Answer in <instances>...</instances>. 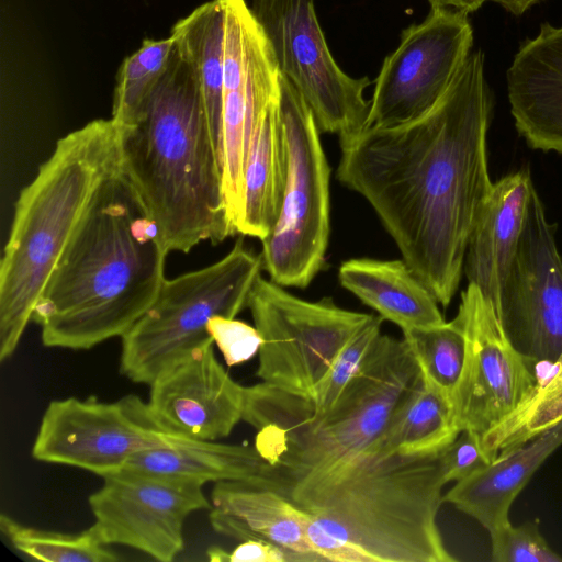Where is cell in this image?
<instances>
[{
  "instance_id": "cell-8",
  "label": "cell",
  "mask_w": 562,
  "mask_h": 562,
  "mask_svg": "<svg viewBox=\"0 0 562 562\" xmlns=\"http://www.w3.org/2000/svg\"><path fill=\"white\" fill-rule=\"evenodd\" d=\"M280 74L293 83L321 133L346 138L364 127L368 77L353 78L337 64L318 22L314 0H251Z\"/></svg>"
},
{
  "instance_id": "cell-23",
  "label": "cell",
  "mask_w": 562,
  "mask_h": 562,
  "mask_svg": "<svg viewBox=\"0 0 562 562\" xmlns=\"http://www.w3.org/2000/svg\"><path fill=\"white\" fill-rule=\"evenodd\" d=\"M176 50L196 83L223 170L224 7L210 0L170 30Z\"/></svg>"
},
{
  "instance_id": "cell-17",
  "label": "cell",
  "mask_w": 562,
  "mask_h": 562,
  "mask_svg": "<svg viewBox=\"0 0 562 562\" xmlns=\"http://www.w3.org/2000/svg\"><path fill=\"white\" fill-rule=\"evenodd\" d=\"M533 188L527 169L493 182L468 240L463 273L494 308L518 246Z\"/></svg>"
},
{
  "instance_id": "cell-34",
  "label": "cell",
  "mask_w": 562,
  "mask_h": 562,
  "mask_svg": "<svg viewBox=\"0 0 562 562\" xmlns=\"http://www.w3.org/2000/svg\"><path fill=\"white\" fill-rule=\"evenodd\" d=\"M431 9H453L467 14L477 11L488 0H427Z\"/></svg>"
},
{
  "instance_id": "cell-30",
  "label": "cell",
  "mask_w": 562,
  "mask_h": 562,
  "mask_svg": "<svg viewBox=\"0 0 562 562\" xmlns=\"http://www.w3.org/2000/svg\"><path fill=\"white\" fill-rule=\"evenodd\" d=\"M488 533L495 562H562V557L549 547L535 522L520 526L509 522Z\"/></svg>"
},
{
  "instance_id": "cell-14",
  "label": "cell",
  "mask_w": 562,
  "mask_h": 562,
  "mask_svg": "<svg viewBox=\"0 0 562 562\" xmlns=\"http://www.w3.org/2000/svg\"><path fill=\"white\" fill-rule=\"evenodd\" d=\"M495 311L518 353L533 364L558 361L562 353V258L535 188Z\"/></svg>"
},
{
  "instance_id": "cell-31",
  "label": "cell",
  "mask_w": 562,
  "mask_h": 562,
  "mask_svg": "<svg viewBox=\"0 0 562 562\" xmlns=\"http://www.w3.org/2000/svg\"><path fill=\"white\" fill-rule=\"evenodd\" d=\"M206 328L228 367L250 360L262 344L255 326L235 318L214 316Z\"/></svg>"
},
{
  "instance_id": "cell-6",
  "label": "cell",
  "mask_w": 562,
  "mask_h": 562,
  "mask_svg": "<svg viewBox=\"0 0 562 562\" xmlns=\"http://www.w3.org/2000/svg\"><path fill=\"white\" fill-rule=\"evenodd\" d=\"M279 110L288 176L278 221L261 240L262 266L271 281L303 289L325 263L330 232V168L312 111L282 75Z\"/></svg>"
},
{
  "instance_id": "cell-27",
  "label": "cell",
  "mask_w": 562,
  "mask_h": 562,
  "mask_svg": "<svg viewBox=\"0 0 562 562\" xmlns=\"http://www.w3.org/2000/svg\"><path fill=\"white\" fill-rule=\"evenodd\" d=\"M403 339L413 352L423 379L451 401L465 357V338L457 319L403 331Z\"/></svg>"
},
{
  "instance_id": "cell-2",
  "label": "cell",
  "mask_w": 562,
  "mask_h": 562,
  "mask_svg": "<svg viewBox=\"0 0 562 562\" xmlns=\"http://www.w3.org/2000/svg\"><path fill=\"white\" fill-rule=\"evenodd\" d=\"M168 252L119 169L101 186L34 307L42 344L89 350L124 336L166 281Z\"/></svg>"
},
{
  "instance_id": "cell-1",
  "label": "cell",
  "mask_w": 562,
  "mask_h": 562,
  "mask_svg": "<svg viewBox=\"0 0 562 562\" xmlns=\"http://www.w3.org/2000/svg\"><path fill=\"white\" fill-rule=\"evenodd\" d=\"M492 109L484 54L475 50L420 117L339 138L337 179L369 202L443 307L459 288L468 240L493 184L486 148Z\"/></svg>"
},
{
  "instance_id": "cell-20",
  "label": "cell",
  "mask_w": 562,
  "mask_h": 562,
  "mask_svg": "<svg viewBox=\"0 0 562 562\" xmlns=\"http://www.w3.org/2000/svg\"><path fill=\"white\" fill-rule=\"evenodd\" d=\"M338 280L402 331L446 322L435 295L405 260L349 259L340 265Z\"/></svg>"
},
{
  "instance_id": "cell-32",
  "label": "cell",
  "mask_w": 562,
  "mask_h": 562,
  "mask_svg": "<svg viewBox=\"0 0 562 562\" xmlns=\"http://www.w3.org/2000/svg\"><path fill=\"white\" fill-rule=\"evenodd\" d=\"M490 463L480 436L471 430H462L458 437L440 452L443 480L459 482Z\"/></svg>"
},
{
  "instance_id": "cell-4",
  "label": "cell",
  "mask_w": 562,
  "mask_h": 562,
  "mask_svg": "<svg viewBox=\"0 0 562 562\" xmlns=\"http://www.w3.org/2000/svg\"><path fill=\"white\" fill-rule=\"evenodd\" d=\"M122 125L93 120L59 138L16 200L0 262V360L15 352L59 258L120 169Z\"/></svg>"
},
{
  "instance_id": "cell-19",
  "label": "cell",
  "mask_w": 562,
  "mask_h": 562,
  "mask_svg": "<svg viewBox=\"0 0 562 562\" xmlns=\"http://www.w3.org/2000/svg\"><path fill=\"white\" fill-rule=\"evenodd\" d=\"M561 445L562 419L456 482L443 495V502L474 518L488 532L505 526L510 522L509 510L515 498Z\"/></svg>"
},
{
  "instance_id": "cell-13",
  "label": "cell",
  "mask_w": 562,
  "mask_h": 562,
  "mask_svg": "<svg viewBox=\"0 0 562 562\" xmlns=\"http://www.w3.org/2000/svg\"><path fill=\"white\" fill-rule=\"evenodd\" d=\"M224 7L223 190L237 234L248 151L256 124L280 94L279 67L261 26L245 0Z\"/></svg>"
},
{
  "instance_id": "cell-29",
  "label": "cell",
  "mask_w": 562,
  "mask_h": 562,
  "mask_svg": "<svg viewBox=\"0 0 562 562\" xmlns=\"http://www.w3.org/2000/svg\"><path fill=\"white\" fill-rule=\"evenodd\" d=\"M383 321L381 316L373 315L341 348L326 374L316 384L312 396L308 400L303 398L311 409L322 412L334 405L347 385L361 371L376 339L382 334Z\"/></svg>"
},
{
  "instance_id": "cell-18",
  "label": "cell",
  "mask_w": 562,
  "mask_h": 562,
  "mask_svg": "<svg viewBox=\"0 0 562 562\" xmlns=\"http://www.w3.org/2000/svg\"><path fill=\"white\" fill-rule=\"evenodd\" d=\"M214 531L238 541L263 540L304 562H325L306 537L308 513L284 495L246 481L214 483L209 509Z\"/></svg>"
},
{
  "instance_id": "cell-24",
  "label": "cell",
  "mask_w": 562,
  "mask_h": 562,
  "mask_svg": "<svg viewBox=\"0 0 562 562\" xmlns=\"http://www.w3.org/2000/svg\"><path fill=\"white\" fill-rule=\"evenodd\" d=\"M460 432L451 401L422 376L392 415L382 443L392 453L432 456Z\"/></svg>"
},
{
  "instance_id": "cell-25",
  "label": "cell",
  "mask_w": 562,
  "mask_h": 562,
  "mask_svg": "<svg viewBox=\"0 0 562 562\" xmlns=\"http://www.w3.org/2000/svg\"><path fill=\"white\" fill-rule=\"evenodd\" d=\"M175 52V38H145L140 47L119 67L113 91L112 115L121 125L134 124L144 113L168 71Z\"/></svg>"
},
{
  "instance_id": "cell-11",
  "label": "cell",
  "mask_w": 562,
  "mask_h": 562,
  "mask_svg": "<svg viewBox=\"0 0 562 562\" xmlns=\"http://www.w3.org/2000/svg\"><path fill=\"white\" fill-rule=\"evenodd\" d=\"M473 46L468 14L431 9L426 19L401 33L374 81L363 128H383L414 121L445 94Z\"/></svg>"
},
{
  "instance_id": "cell-7",
  "label": "cell",
  "mask_w": 562,
  "mask_h": 562,
  "mask_svg": "<svg viewBox=\"0 0 562 562\" xmlns=\"http://www.w3.org/2000/svg\"><path fill=\"white\" fill-rule=\"evenodd\" d=\"M247 307L262 338L257 376L306 400L341 348L373 317L341 308L331 297L302 300L261 276Z\"/></svg>"
},
{
  "instance_id": "cell-22",
  "label": "cell",
  "mask_w": 562,
  "mask_h": 562,
  "mask_svg": "<svg viewBox=\"0 0 562 562\" xmlns=\"http://www.w3.org/2000/svg\"><path fill=\"white\" fill-rule=\"evenodd\" d=\"M280 97V94H279ZM279 97L260 115L250 143L237 234L263 240L273 229L288 176V149Z\"/></svg>"
},
{
  "instance_id": "cell-10",
  "label": "cell",
  "mask_w": 562,
  "mask_h": 562,
  "mask_svg": "<svg viewBox=\"0 0 562 562\" xmlns=\"http://www.w3.org/2000/svg\"><path fill=\"white\" fill-rule=\"evenodd\" d=\"M465 338L462 372L451 404L456 423L482 440L504 426L532 397L535 366L510 345L492 302L468 283L454 317Z\"/></svg>"
},
{
  "instance_id": "cell-3",
  "label": "cell",
  "mask_w": 562,
  "mask_h": 562,
  "mask_svg": "<svg viewBox=\"0 0 562 562\" xmlns=\"http://www.w3.org/2000/svg\"><path fill=\"white\" fill-rule=\"evenodd\" d=\"M120 169L155 222L167 250L236 234L223 170L193 76L175 52L144 113L122 125Z\"/></svg>"
},
{
  "instance_id": "cell-5",
  "label": "cell",
  "mask_w": 562,
  "mask_h": 562,
  "mask_svg": "<svg viewBox=\"0 0 562 562\" xmlns=\"http://www.w3.org/2000/svg\"><path fill=\"white\" fill-rule=\"evenodd\" d=\"M262 268L261 255L238 239L216 262L166 279L154 303L121 337V374L150 385L194 349L213 341L206 328L210 319L235 318L246 308Z\"/></svg>"
},
{
  "instance_id": "cell-15",
  "label": "cell",
  "mask_w": 562,
  "mask_h": 562,
  "mask_svg": "<svg viewBox=\"0 0 562 562\" xmlns=\"http://www.w3.org/2000/svg\"><path fill=\"white\" fill-rule=\"evenodd\" d=\"M213 345L209 341L194 349L149 385L151 411L178 435L217 440L243 420L246 386L231 378Z\"/></svg>"
},
{
  "instance_id": "cell-28",
  "label": "cell",
  "mask_w": 562,
  "mask_h": 562,
  "mask_svg": "<svg viewBox=\"0 0 562 562\" xmlns=\"http://www.w3.org/2000/svg\"><path fill=\"white\" fill-rule=\"evenodd\" d=\"M552 373L504 426L481 440L490 461L532 439L562 419V353Z\"/></svg>"
},
{
  "instance_id": "cell-26",
  "label": "cell",
  "mask_w": 562,
  "mask_h": 562,
  "mask_svg": "<svg viewBox=\"0 0 562 562\" xmlns=\"http://www.w3.org/2000/svg\"><path fill=\"white\" fill-rule=\"evenodd\" d=\"M0 530L26 557L44 562H115L120 558L88 528L79 533L43 530L1 514Z\"/></svg>"
},
{
  "instance_id": "cell-12",
  "label": "cell",
  "mask_w": 562,
  "mask_h": 562,
  "mask_svg": "<svg viewBox=\"0 0 562 562\" xmlns=\"http://www.w3.org/2000/svg\"><path fill=\"white\" fill-rule=\"evenodd\" d=\"M102 479L88 498L94 517L89 529L103 544L133 548L160 562L183 550L187 517L211 507L198 480L127 469Z\"/></svg>"
},
{
  "instance_id": "cell-21",
  "label": "cell",
  "mask_w": 562,
  "mask_h": 562,
  "mask_svg": "<svg viewBox=\"0 0 562 562\" xmlns=\"http://www.w3.org/2000/svg\"><path fill=\"white\" fill-rule=\"evenodd\" d=\"M124 469L198 480L246 481L271 488L272 467L256 447L178 435L169 445L142 451Z\"/></svg>"
},
{
  "instance_id": "cell-9",
  "label": "cell",
  "mask_w": 562,
  "mask_h": 562,
  "mask_svg": "<svg viewBox=\"0 0 562 562\" xmlns=\"http://www.w3.org/2000/svg\"><path fill=\"white\" fill-rule=\"evenodd\" d=\"M177 436L136 394L114 402L72 396L49 402L31 453L37 461L69 465L103 477L123 470L135 454L167 446Z\"/></svg>"
},
{
  "instance_id": "cell-33",
  "label": "cell",
  "mask_w": 562,
  "mask_h": 562,
  "mask_svg": "<svg viewBox=\"0 0 562 562\" xmlns=\"http://www.w3.org/2000/svg\"><path fill=\"white\" fill-rule=\"evenodd\" d=\"M206 557L212 562H304L302 557L263 540H245L232 551L210 547Z\"/></svg>"
},
{
  "instance_id": "cell-16",
  "label": "cell",
  "mask_w": 562,
  "mask_h": 562,
  "mask_svg": "<svg viewBox=\"0 0 562 562\" xmlns=\"http://www.w3.org/2000/svg\"><path fill=\"white\" fill-rule=\"evenodd\" d=\"M506 80L519 134L533 149L562 154V25L544 22L526 38Z\"/></svg>"
},
{
  "instance_id": "cell-35",
  "label": "cell",
  "mask_w": 562,
  "mask_h": 562,
  "mask_svg": "<svg viewBox=\"0 0 562 562\" xmlns=\"http://www.w3.org/2000/svg\"><path fill=\"white\" fill-rule=\"evenodd\" d=\"M494 1L514 15H521L535 4L543 0H490Z\"/></svg>"
}]
</instances>
